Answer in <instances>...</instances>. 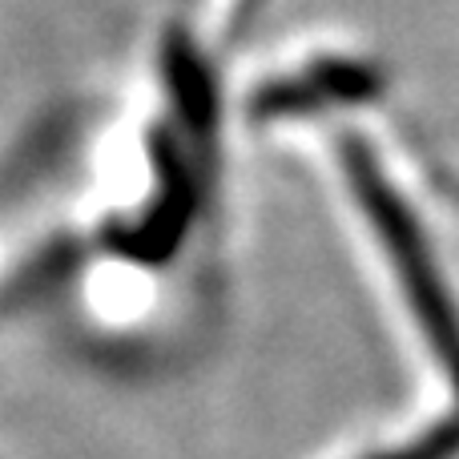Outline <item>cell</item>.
<instances>
[{"label": "cell", "instance_id": "obj_1", "mask_svg": "<svg viewBox=\"0 0 459 459\" xmlns=\"http://www.w3.org/2000/svg\"><path fill=\"white\" fill-rule=\"evenodd\" d=\"M342 166H347V178L355 186L359 202H363L371 226L379 230L383 246H387L391 262L399 270V282H403L407 299L415 307V318L423 323L431 347L447 359V363H459V318L455 307L447 302V290L439 286V274L431 266L428 242H423L420 226L411 222L407 206L399 202V194L383 182L379 166H375L371 150L363 142H342Z\"/></svg>", "mask_w": 459, "mask_h": 459}, {"label": "cell", "instance_id": "obj_2", "mask_svg": "<svg viewBox=\"0 0 459 459\" xmlns=\"http://www.w3.org/2000/svg\"><path fill=\"white\" fill-rule=\"evenodd\" d=\"M169 85H174V101L178 109H182V117L190 121V126L206 129L210 117H214V93H210V77L206 69H202L198 53H190V45H186L182 37L169 40Z\"/></svg>", "mask_w": 459, "mask_h": 459}, {"label": "cell", "instance_id": "obj_3", "mask_svg": "<svg viewBox=\"0 0 459 459\" xmlns=\"http://www.w3.org/2000/svg\"><path fill=\"white\" fill-rule=\"evenodd\" d=\"M310 85V93L318 97V105H334V101H371L379 93V77L375 69L355 61H323L302 77Z\"/></svg>", "mask_w": 459, "mask_h": 459}, {"label": "cell", "instance_id": "obj_4", "mask_svg": "<svg viewBox=\"0 0 459 459\" xmlns=\"http://www.w3.org/2000/svg\"><path fill=\"white\" fill-rule=\"evenodd\" d=\"M459 455V420H447L439 428H431L423 439H415L411 447L391 455H375V459H455Z\"/></svg>", "mask_w": 459, "mask_h": 459}, {"label": "cell", "instance_id": "obj_5", "mask_svg": "<svg viewBox=\"0 0 459 459\" xmlns=\"http://www.w3.org/2000/svg\"><path fill=\"white\" fill-rule=\"evenodd\" d=\"M455 383H459V363H455Z\"/></svg>", "mask_w": 459, "mask_h": 459}]
</instances>
